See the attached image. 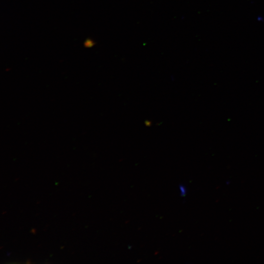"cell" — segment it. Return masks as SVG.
I'll list each match as a JSON object with an SVG mask.
<instances>
[{"instance_id":"6da1fadb","label":"cell","mask_w":264,"mask_h":264,"mask_svg":"<svg viewBox=\"0 0 264 264\" xmlns=\"http://www.w3.org/2000/svg\"><path fill=\"white\" fill-rule=\"evenodd\" d=\"M94 45V43L93 41L90 40H87L84 43V45L86 47H91Z\"/></svg>"},{"instance_id":"7a4b0ae2","label":"cell","mask_w":264,"mask_h":264,"mask_svg":"<svg viewBox=\"0 0 264 264\" xmlns=\"http://www.w3.org/2000/svg\"><path fill=\"white\" fill-rule=\"evenodd\" d=\"M179 190H180V191L181 196H185V195L186 194V188H185V186H184L183 185H180L179 186Z\"/></svg>"}]
</instances>
